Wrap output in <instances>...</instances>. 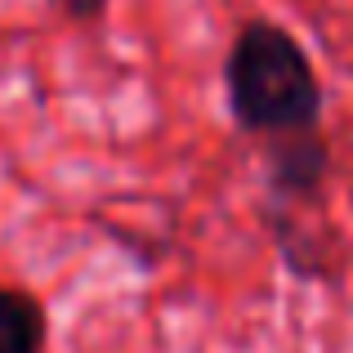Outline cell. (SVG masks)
<instances>
[{
	"instance_id": "obj_3",
	"label": "cell",
	"mask_w": 353,
	"mask_h": 353,
	"mask_svg": "<svg viewBox=\"0 0 353 353\" xmlns=\"http://www.w3.org/2000/svg\"><path fill=\"white\" fill-rule=\"evenodd\" d=\"M0 353H45V309L18 286H0Z\"/></svg>"
},
{
	"instance_id": "obj_1",
	"label": "cell",
	"mask_w": 353,
	"mask_h": 353,
	"mask_svg": "<svg viewBox=\"0 0 353 353\" xmlns=\"http://www.w3.org/2000/svg\"><path fill=\"white\" fill-rule=\"evenodd\" d=\"M224 85L237 125L250 134H264L268 143L318 134L322 85L309 54L300 50V41L286 27L277 23L241 27L224 63Z\"/></svg>"
},
{
	"instance_id": "obj_4",
	"label": "cell",
	"mask_w": 353,
	"mask_h": 353,
	"mask_svg": "<svg viewBox=\"0 0 353 353\" xmlns=\"http://www.w3.org/2000/svg\"><path fill=\"white\" fill-rule=\"evenodd\" d=\"M54 5L68 18H77V23H90V18H99L108 9V0H54Z\"/></svg>"
},
{
	"instance_id": "obj_2",
	"label": "cell",
	"mask_w": 353,
	"mask_h": 353,
	"mask_svg": "<svg viewBox=\"0 0 353 353\" xmlns=\"http://www.w3.org/2000/svg\"><path fill=\"white\" fill-rule=\"evenodd\" d=\"M327 139L318 134H295V139H273L268 143V188L277 197H313L327 179Z\"/></svg>"
}]
</instances>
